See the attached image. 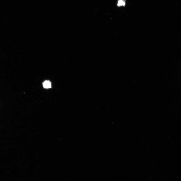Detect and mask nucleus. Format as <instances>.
I'll list each match as a JSON object with an SVG mask.
<instances>
[{
  "mask_svg": "<svg viewBox=\"0 0 181 181\" xmlns=\"http://www.w3.org/2000/svg\"><path fill=\"white\" fill-rule=\"evenodd\" d=\"M125 1L123 0H118L117 4V5L118 6H125Z\"/></svg>",
  "mask_w": 181,
  "mask_h": 181,
  "instance_id": "f03ea898",
  "label": "nucleus"
},
{
  "mask_svg": "<svg viewBox=\"0 0 181 181\" xmlns=\"http://www.w3.org/2000/svg\"><path fill=\"white\" fill-rule=\"evenodd\" d=\"M43 87L45 89H49L51 87V83L50 81L46 80L43 83Z\"/></svg>",
  "mask_w": 181,
  "mask_h": 181,
  "instance_id": "f257e3e1",
  "label": "nucleus"
}]
</instances>
